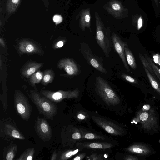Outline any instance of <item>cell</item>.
Here are the masks:
<instances>
[{
    "instance_id": "1",
    "label": "cell",
    "mask_w": 160,
    "mask_h": 160,
    "mask_svg": "<svg viewBox=\"0 0 160 160\" xmlns=\"http://www.w3.org/2000/svg\"><path fill=\"white\" fill-rule=\"evenodd\" d=\"M26 92L37 108L39 113L47 119L52 120L58 112L57 105L36 90H30Z\"/></svg>"
},
{
    "instance_id": "2",
    "label": "cell",
    "mask_w": 160,
    "mask_h": 160,
    "mask_svg": "<svg viewBox=\"0 0 160 160\" xmlns=\"http://www.w3.org/2000/svg\"><path fill=\"white\" fill-rule=\"evenodd\" d=\"M96 21V39L97 44L100 47L106 57H109L112 46V38L110 28H106L97 12L95 13Z\"/></svg>"
},
{
    "instance_id": "3",
    "label": "cell",
    "mask_w": 160,
    "mask_h": 160,
    "mask_svg": "<svg viewBox=\"0 0 160 160\" xmlns=\"http://www.w3.org/2000/svg\"><path fill=\"white\" fill-rule=\"evenodd\" d=\"M133 120L139 122L141 127L147 131L154 130L158 127V118L154 111L149 104H145L136 113Z\"/></svg>"
},
{
    "instance_id": "4",
    "label": "cell",
    "mask_w": 160,
    "mask_h": 160,
    "mask_svg": "<svg viewBox=\"0 0 160 160\" xmlns=\"http://www.w3.org/2000/svg\"><path fill=\"white\" fill-rule=\"evenodd\" d=\"M96 91L107 105L115 106L119 104L120 100L108 83L102 78H96Z\"/></svg>"
},
{
    "instance_id": "5",
    "label": "cell",
    "mask_w": 160,
    "mask_h": 160,
    "mask_svg": "<svg viewBox=\"0 0 160 160\" xmlns=\"http://www.w3.org/2000/svg\"><path fill=\"white\" fill-rule=\"evenodd\" d=\"M0 137L7 142L15 139H25L15 123L11 119L8 117L0 120Z\"/></svg>"
},
{
    "instance_id": "6",
    "label": "cell",
    "mask_w": 160,
    "mask_h": 160,
    "mask_svg": "<svg viewBox=\"0 0 160 160\" xmlns=\"http://www.w3.org/2000/svg\"><path fill=\"white\" fill-rule=\"evenodd\" d=\"M14 106L18 115L24 120H29L32 112V107L28 98L20 90L15 91Z\"/></svg>"
},
{
    "instance_id": "7",
    "label": "cell",
    "mask_w": 160,
    "mask_h": 160,
    "mask_svg": "<svg viewBox=\"0 0 160 160\" xmlns=\"http://www.w3.org/2000/svg\"><path fill=\"white\" fill-rule=\"evenodd\" d=\"M80 50L88 64L98 71L104 74L107 73L102 59L92 53L88 44L84 42L81 43Z\"/></svg>"
},
{
    "instance_id": "8",
    "label": "cell",
    "mask_w": 160,
    "mask_h": 160,
    "mask_svg": "<svg viewBox=\"0 0 160 160\" xmlns=\"http://www.w3.org/2000/svg\"><path fill=\"white\" fill-rule=\"evenodd\" d=\"M40 93L47 98L54 102H59L65 98H77L80 91L77 88L73 90H60L56 92L41 90Z\"/></svg>"
},
{
    "instance_id": "9",
    "label": "cell",
    "mask_w": 160,
    "mask_h": 160,
    "mask_svg": "<svg viewBox=\"0 0 160 160\" xmlns=\"http://www.w3.org/2000/svg\"><path fill=\"white\" fill-rule=\"evenodd\" d=\"M35 131L38 136L44 141H49L52 138L51 127L45 118L38 116L35 124Z\"/></svg>"
},
{
    "instance_id": "10",
    "label": "cell",
    "mask_w": 160,
    "mask_h": 160,
    "mask_svg": "<svg viewBox=\"0 0 160 160\" xmlns=\"http://www.w3.org/2000/svg\"><path fill=\"white\" fill-rule=\"evenodd\" d=\"M92 118L97 125L111 135L121 136L124 132L122 127L110 121L95 116Z\"/></svg>"
},
{
    "instance_id": "11",
    "label": "cell",
    "mask_w": 160,
    "mask_h": 160,
    "mask_svg": "<svg viewBox=\"0 0 160 160\" xmlns=\"http://www.w3.org/2000/svg\"><path fill=\"white\" fill-rule=\"evenodd\" d=\"M111 38L114 49L120 57L127 71L129 72L130 70L127 62L124 50L125 47L127 44L114 32L112 33Z\"/></svg>"
},
{
    "instance_id": "12",
    "label": "cell",
    "mask_w": 160,
    "mask_h": 160,
    "mask_svg": "<svg viewBox=\"0 0 160 160\" xmlns=\"http://www.w3.org/2000/svg\"><path fill=\"white\" fill-rule=\"evenodd\" d=\"M18 49L23 54H38L42 52L41 48L36 43L27 39L23 40L19 42Z\"/></svg>"
},
{
    "instance_id": "13",
    "label": "cell",
    "mask_w": 160,
    "mask_h": 160,
    "mask_svg": "<svg viewBox=\"0 0 160 160\" xmlns=\"http://www.w3.org/2000/svg\"><path fill=\"white\" fill-rule=\"evenodd\" d=\"M58 67L60 69L63 68L69 76H74L79 72L78 67L72 59L68 58L61 60L59 62Z\"/></svg>"
},
{
    "instance_id": "14",
    "label": "cell",
    "mask_w": 160,
    "mask_h": 160,
    "mask_svg": "<svg viewBox=\"0 0 160 160\" xmlns=\"http://www.w3.org/2000/svg\"><path fill=\"white\" fill-rule=\"evenodd\" d=\"M113 144L105 142H78L76 144V147L80 149H105L111 148Z\"/></svg>"
},
{
    "instance_id": "15",
    "label": "cell",
    "mask_w": 160,
    "mask_h": 160,
    "mask_svg": "<svg viewBox=\"0 0 160 160\" xmlns=\"http://www.w3.org/2000/svg\"><path fill=\"white\" fill-rule=\"evenodd\" d=\"M106 8L109 13L117 18H120L124 10L121 2L116 0L110 1Z\"/></svg>"
},
{
    "instance_id": "16",
    "label": "cell",
    "mask_w": 160,
    "mask_h": 160,
    "mask_svg": "<svg viewBox=\"0 0 160 160\" xmlns=\"http://www.w3.org/2000/svg\"><path fill=\"white\" fill-rule=\"evenodd\" d=\"M43 64V63H37L32 62H29L22 67L21 71V73L26 78L30 77L42 67Z\"/></svg>"
},
{
    "instance_id": "17",
    "label": "cell",
    "mask_w": 160,
    "mask_h": 160,
    "mask_svg": "<svg viewBox=\"0 0 160 160\" xmlns=\"http://www.w3.org/2000/svg\"><path fill=\"white\" fill-rule=\"evenodd\" d=\"M125 150L131 153L144 156L149 154L151 152L148 146L140 143L131 145L126 148Z\"/></svg>"
},
{
    "instance_id": "18",
    "label": "cell",
    "mask_w": 160,
    "mask_h": 160,
    "mask_svg": "<svg viewBox=\"0 0 160 160\" xmlns=\"http://www.w3.org/2000/svg\"><path fill=\"white\" fill-rule=\"evenodd\" d=\"M79 22L81 29L83 31L87 28L92 32L91 28V16L89 8L82 10L79 14Z\"/></svg>"
},
{
    "instance_id": "19",
    "label": "cell",
    "mask_w": 160,
    "mask_h": 160,
    "mask_svg": "<svg viewBox=\"0 0 160 160\" xmlns=\"http://www.w3.org/2000/svg\"><path fill=\"white\" fill-rule=\"evenodd\" d=\"M18 150V145L14 143L13 140H11L10 143L5 147L2 152L4 160H13L15 157Z\"/></svg>"
},
{
    "instance_id": "20",
    "label": "cell",
    "mask_w": 160,
    "mask_h": 160,
    "mask_svg": "<svg viewBox=\"0 0 160 160\" xmlns=\"http://www.w3.org/2000/svg\"><path fill=\"white\" fill-rule=\"evenodd\" d=\"M126 59L128 64L133 69L136 68V63L134 56L130 49L126 45L124 48Z\"/></svg>"
},
{
    "instance_id": "21",
    "label": "cell",
    "mask_w": 160,
    "mask_h": 160,
    "mask_svg": "<svg viewBox=\"0 0 160 160\" xmlns=\"http://www.w3.org/2000/svg\"><path fill=\"white\" fill-rule=\"evenodd\" d=\"M81 149L67 150L61 152L58 151V160H66L71 158L76 154Z\"/></svg>"
},
{
    "instance_id": "22",
    "label": "cell",
    "mask_w": 160,
    "mask_h": 160,
    "mask_svg": "<svg viewBox=\"0 0 160 160\" xmlns=\"http://www.w3.org/2000/svg\"><path fill=\"white\" fill-rule=\"evenodd\" d=\"M148 80L152 88L160 95V83L155 78L148 70L144 67Z\"/></svg>"
},
{
    "instance_id": "23",
    "label": "cell",
    "mask_w": 160,
    "mask_h": 160,
    "mask_svg": "<svg viewBox=\"0 0 160 160\" xmlns=\"http://www.w3.org/2000/svg\"><path fill=\"white\" fill-rule=\"evenodd\" d=\"M35 151L33 148L29 147L25 150L16 160H32L34 158Z\"/></svg>"
},
{
    "instance_id": "24",
    "label": "cell",
    "mask_w": 160,
    "mask_h": 160,
    "mask_svg": "<svg viewBox=\"0 0 160 160\" xmlns=\"http://www.w3.org/2000/svg\"><path fill=\"white\" fill-rule=\"evenodd\" d=\"M43 76V72L40 70L37 71L30 77V83L34 87L36 84L42 81Z\"/></svg>"
},
{
    "instance_id": "25",
    "label": "cell",
    "mask_w": 160,
    "mask_h": 160,
    "mask_svg": "<svg viewBox=\"0 0 160 160\" xmlns=\"http://www.w3.org/2000/svg\"><path fill=\"white\" fill-rule=\"evenodd\" d=\"M54 78V73L53 70L51 69L47 70L43 73L42 83L43 85H47L53 81Z\"/></svg>"
},
{
    "instance_id": "26",
    "label": "cell",
    "mask_w": 160,
    "mask_h": 160,
    "mask_svg": "<svg viewBox=\"0 0 160 160\" xmlns=\"http://www.w3.org/2000/svg\"><path fill=\"white\" fill-rule=\"evenodd\" d=\"M138 55L141 61L143 64L144 67L147 69L151 74L159 81L155 74L153 68L151 66L148 61L147 60L145 57L143 56L141 53H139Z\"/></svg>"
},
{
    "instance_id": "27",
    "label": "cell",
    "mask_w": 160,
    "mask_h": 160,
    "mask_svg": "<svg viewBox=\"0 0 160 160\" xmlns=\"http://www.w3.org/2000/svg\"><path fill=\"white\" fill-rule=\"evenodd\" d=\"M82 134V138L83 139H104L105 138L102 136L94 133L85 132L83 130H80Z\"/></svg>"
},
{
    "instance_id": "28",
    "label": "cell",
    "mask_w": 160,
    "mask_h": 160,
    "mask_svg": "<svg viewBox=\"0 0 160 160\" xmlns=\"http://www.w3.org/2000/svg\"><path fill=\"white\" fill-rule=\"evenodd\" d=\"M72 132L70 138L63 144V146L65 145L66 143L67 144L66 145L68 146L70 143L74 142V140L80 139L82 138V134L78 128H74Z\"/></svg>"
},
{
    "instance_id": "29",
    "label": "cell",
    "mask_w": 160,
    "mask_h": 160,
    "mask_svg": "<svg viewBox=\"0 0 160 160\" xmlns=\"http://www.w3.org/2000/svg\"><path fill=\"white\" fill-rule=\"evenodd\" d=\"M144 56L153 68L155 74L158 80L160 82V67L156 65L153 62L152 59L147 54H145Z\"/></svg>"
},
{
    "instance_id": "30",
    "label": "cell",
    "mask_w": 160,
    "mask_h": 160,
    "mask_svg": "<svg viewBox=\"0 0 160 160\" xmlns=\"http://www.w3.org/2000/svg\"><path fill=\"white\" fill-rule=\"evenodd\" d=\"M76 116L77 118L80 120H86L89 117L88 113L83 111H78L77 112Z\"/></svg>"
},
{
    "instance_id": "31",
    "label": "cell",
    "mask_w": 160,
    "mask_h": 160,
    "mask_svg": "<svg viewBox=\"0 0 160 160\" xmlns=\"http://www.w3.org/2000/svg\"><path fill=\"white\" fill-rule=\"evenodd\" d=\"M86 159L89 160H103V157L101 154H98L93 152L90 155L87 156Z\"/></svg>"
},
{
    "instance_id": "32",
    "label": "cell",
    "mask_w": 160,
    "mask_h": 160,
    "mask_svg": "<svg viewBox=\"0 0 160 160\" xmlns=\"http://www.w3.org/2000/svg\"><path fill=\"white\" fill-rule=\"evenodd\" d=\"M122 77L127 81L134 84H138V81L135 78L128 75L123 74Z\"/></svg>"
},
{
    "instance_id": "33",
    "label": "cell",
    "mask_w": 160,
    "mask_h": 160,
    "mask_svg": "<svg viewBox=\"0 0 160 160\" xmlns=\"http://www.w3.org/2000/svg\"><path fill=\"white\" fill-rule=\"evenodd\" d=\"M66 41L65 39H62L58 40L54 45L55 49H59L62 47L65 43Z\"/></svg>"
},
{
    "instance_id": "34",
    "label": "cell",
    "mask_w": 160,
    "mask_h": 160,
    "mask_svg": "<svg viewBox=\"0 0 160 160\" xmlns=\"http://www.w3.org/2000/svg\"><path fill=\"white\" fill-rule=\"evenodd\" d=\"M53 21L56 24L61 23L62 21V18L60 15H55L53 17Z\"/></svg>"
},
{
    "instance_id": "35",
    "label": "cell",
    "mask_w": 160,
    "mask_h": 160,
    "mask_svg": "<svg viewBox=\"0 0 160 160\" xmlns=\"http://www.w3.org/2000/svg\"><path fill=\"white\" fill-rule=\"evenodd\" d=\"M124 159L125 160H138L140 159L138 157L128 155L124 157Z\"/></svg>"
},
{
    "instance_id": "36",
    "label": "cell",
    "mask_w": 160,
    "mask_h": 160,
    "mask_svg": "<svg viewBox=\"0 0 160 160\" xmlns=\"http://www.w3.org/2000/svg\"><path fill=\"white\" fill-rule=\"evenodd\" d=\"M86 155L84 153H82L79 154L75 157L72 159V160H81L84 158Z\"/></svg>"
},
{
    "instance_id": "37",
    "label": "cell",
    "mask_w": 160,
    "mask_h": 160,
    "mask_svg": "<svg viewBox=\"0 0 160 160\" xmlns=\"http://www.w3.org/2000/svg\"><path fill=\"white\" fill-rule=\"evenodd\" d=\"M142 19L141 16H140L138 20L137 29L139 30L141 29L142 26Z\"/></svg>"
},
{
    "instance_id": "38",
    "label": "cell",
    "mask_w": 160,
    "mask_h": 160,
    "mask_svg": "<svg viewBox=\"0 0 160 160\" xmlns=\"http://www.w3.org/2000/svg\"><path fill=\"white\" fill-rule=\"evenodd\" d=\"M58 155L56 150H54L52 154L50 160H56L58 159Z\"/></svg>"
},
{
    "instance_id": "39",
    "label": "cell",
    "mask_w": 160,
    "mask_h": 160,
    "mask_svg": "<svg viewBox=\"0 0 160 160\" xmlns=\"http://www.w3.org/2000/svg\"><path fill=\"white\" fill-rule=\"evenodd\" d=\"M0 43L1 45L4 47H5V44L4 42V41L3 39L2 38H0Z\"/></svg>"
},
{
    "instance_id": "40",
    "label": "cell",
    "mask_w": 160,
    "mask_h": 160,
    "mask_svg": "<svg viewBox=\"0 0 160 160\" xmlns=\"http://www.w3.org/2000/svg\"><path fill=\"white\" fill-rule=\"evenodd\" d=\"M155 3L157 7H158L159 4V0H154Z\"/></svg>"
},
{
    "instance_id": "41",
    "label": "cell",
    "mask_w": 160,
    "mask_h": 160,
    "mask_svg": "<svg viewBox=\"0 0 160 160\" xmlns=\"http://www.w3.org/2000/svg\"><path fill=\"white\" fill-rule=\"evenodd\" d=\"M19 0H12V2L14 4H17Z\"/></svg>"
}]
</instances>
